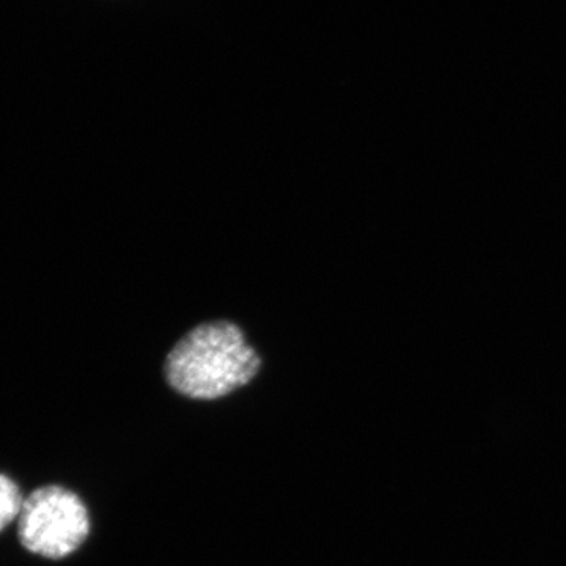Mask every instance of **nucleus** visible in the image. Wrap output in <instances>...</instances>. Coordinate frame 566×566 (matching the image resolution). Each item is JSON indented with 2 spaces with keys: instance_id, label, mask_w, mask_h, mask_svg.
I'll return each instance as SVG.
<instances>
[{
  "instance_id": "nucleus-1",
  "label": "nucleus",
  "mask_w": 566,
  "mask_h": 566,
  "mask_svg": "<svg viewBox=\"0 0 566 566\" xmlns=\"http://www.w3.org/2000/svg\"><path fill=\"white\" fill-rule=\"evenodd\" d=\"M263 360L232 319H208L178 338L164 359L167 386L193 401H216L251 385Z\"/></svg>"
},
{
  "instance_id": "nucleus-2",
  "label": "nucleus",
  "mask_w": 566,
  "mask_h": 566,
  "mask_svg": "<svg viewBox=\"0 0 566 566\" xmlns=\"http://www.w3.org/2000/svg\"><path fill=\"white\" fill-rule=\"evenodd\" d=\"M91 534L84 501L61 485L36 488L22 502L18 516L21 546L35 556L62 560L76 553Z\"/></svg>"
},
{
  "instance_id": "nucleus-3",
  "label": "nucleus",
  "mask_w": 566,
  "mask_h": 566,
  "mask_svg": "<svg viewBox=\"0 0 566 566\" xmlns=\"http://www.w3.org/2000/svg\"><path fill=\"white\" fill-rule=\"evenodd\" d=\"M22 497L20 486L9 475L0 474V532L20 516Z\"/></svg>"
}]
</instances>
